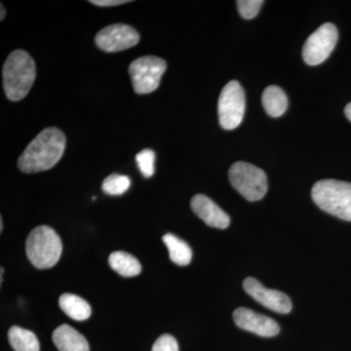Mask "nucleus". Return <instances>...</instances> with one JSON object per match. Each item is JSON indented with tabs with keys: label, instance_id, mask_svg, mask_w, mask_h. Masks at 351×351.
<instances>
[{
	"label": "nucleus",
	"instance_id": "nucleus-1",
	"mask_svg": "<svg viewBox=\"0 0 351 351\" xmlns=\"http://www.w3.org/2000/svg\"><path fill=\"white\" fill-rule=\"evenodd\" d=\"M66 136L55 127L44 129L27 145L18 160L22 172H43L54 167L63 156L66 149Z\"/></svg>",
	"mask_w": 351,
	"mask_h": 351
},
{
	"label": "nucleus",
	"instance_id": "nucleus-2",
	"mask_svg": "<svg viewBox=\"0 0 351 351\" xmlns=\"http://www.w3.org/2000/svg\"><path fill=\"white\" fill-rule=\"evenodd\" d=\"M2 73L7 98L13 101L23 100L36 80V63L29 53L15 50L7 58Z\"/></svg>",
	"mask_w": 351,
	"mask_h": 351
},
{
	"label": "nucleus",
	"instance_id": "nucleus-3",
	"mask_svg": "<svg viewBox=\"0 0 351 351\" xmlns=\"http://www.w3.org/2000/svg\"><path fill=\"white\" fill-rule=\"evenodd\" d=\"M311 197L326 213L351 221V184L337 180H322L314 184Z\"/></svg>",
	"mask_w": 351,
	"mask_h": 351
},
{
	"label": "nucleus",
	"instance_id": "nucleus-4",
	"mask_svg": "<svg viewBox=\"0 0 351 351\" xmlns=\"http://www.w3.org/2000/svg\"><path fill=\"white\" fill-rule=\"evenodd\" d=\"M63 251L61 239L53 228L40 226L32 230L25 242V253L32 265L39 269L54 267Z\"/></svg>",
	"mask_w": 351,
	"mask_h": 351
},
{
	"label": "nucleus",
	"instance_id": "nucleus-5",
	"mask_svg": "<svg viewBox=\"0 0 351 351\" xmlns=\"http://www.w3.org/2000/svg\"><path fill=\"white\" fill-rule=\"evenodd\" d=\"M233 188L248 201L263 199L267 191V178L260 168L250 163L239 161L228 171Z\"/></svg>",
	"mask_w": 351,
	"mask_h": 351
},
{
	"label": "nucleus",
	"instance_id": "nucleus-6",
	"mask_svg": "<svg viewBox=\"0 0 351 351\" xmlns=\"http://www.w3.org/2000/svg\"><path fill=\"white\" fill-rule=\"evenodd\" d=\"M246 100L243 88L232 80L221 90L218 103L219 125L225 130H233L243 120Z\"/></svg>",
	"mask_w": 351,
	"mask_h": 351
},
{
	"label": "nucleus",
	"instance_id": "nucleus-7",
	"mask_svg": "<svg viewBox=\"0 0 351 351\" xmlns=\"http://www.w3.org/2000/svg\"><path fill=\"white\" fill-rule=\"evenodd\" d=\"M166 68V62L156 56L140 57L132 62L129 73L136 93L149 94L156 91Z\"/></svg>",
	"mask_w": 351,
	"mask_h": 351
},
{
	"label": "nucleus",
	"instance_id": "nucleus-8",
	"mask_svg": "<svg viewBox=\"0 0 351 351\" xmlns=\"http://www.w3.org/2000/svg\"><path fill=\"white\" fill-rule=\"evenodd\" d=\"M339 32L332 23L321 25L304 43L302 57L309 66H317L326 61L338 43Z\"/></svg>",
	"mask_w": 351,
	"mask_h": 351
},
{
	"label": "nucleus",
	"instance_id": "nucleus-9",
	"mask_svg": "<svg viewBox=\"0 0 351 351\" xmlns=\"http://www.w3.org/2000/svg\"><path fill=\"white\" fill-rule=\"evenodd\" d=\"M140 34L131 25L114 24L104 27L95 38L96 45L105 52L114 53L137 45Z\"/></svg>",
	"mask_w": 351,
	"mask_h": 351
},
{
	"label": "nucleus",
	"instance_id": "nucleus-10",
	"mask_svg": "<svg viewBox=\"0 0 351 351\" xmlns=\"http://www.w3.org/2000/svg\"><path fill=\"white\" fill-rule=\"evenodd\" d=\"M243 288L255 301L274 313L287 314L292 311V302L287 295L280 291L265 288L253 277L245 279Z\"/></svg>",
	"mask_w": 351,
	"mask_h": 351
},
{
	"label": "nucleus",
	"instance_id": "nucleus-11",
	"mask_svg": "<svg viewBox=\"0 0 351 351\" xmlns=\"http://www.w3.org/2000/svg\"><path fill=\"white\" fill-rule=\"evenodd\" d=\"M233 321L240 329L265 338L277 336L280 332V327L276 321L246 307L235 309L233 313Z\"/></svg>",
	"mask_w": 351,
	"mask_h": 351
},
{
	"label": "nucleus",
	"instance_id": "nucleus-12",
	"mask_svg": "<svg viewBox=\"0 0 351 351\" xmlns=\"http://www.w3.org/2000/svg\"><path fill=\"white\" fill-rule=\"evenodd\" d=\"M191 206L198 218L207 226L225 230L230 223L228 215L223 210L204 195H196L191 201Z\"/></svg>",
	"mask_w": 351,
	"mask_h": 351
},
{
	"label": "nucleus",
	"instance_id": "nucleus-13",
	"mask_svg": "<svg viewBox=\"0 0 351 351\" xmlns=\"http://www.w3.org/2000/svg\"><path fill=\"white\" fill-rule=\"evenodd\" d=\"M52 339L59 351H89L85 337L69 325L58 327L53 332Z\"/></svg>",
	"mask_w": 351,
	"mask_h": 351
},
{
	"label": "nucleus",
	"instance_id": "nucleus-14",
	"mask_svg": "<svg viewBox=\"0 0 351 351\" xmlns=\"http://www.w3.org/2000/svg\"><path fill=\"white\" fill-rule=\"evenodd\" d=\"M59 306L69 317L76 321L86 320L91 316V306L82 298L64 293L59 299Z\"/></svg>",
	"mask_w": 351,
	"mask_h": 351
},
{
	"label": "nucleus",
	"instance_id": "nucleus-15",
	"mask_svg": "<svg viewBox=\"0 0 351 351\" xmlns=\"http://www.w3.org/2000/svg\"><path fill=\"white\" fill-rule=\"evenodd\" d=\"M262 101L263 108L271 117H279L287 110L288 99L280 87L271 85L263 91Z\"/></svg>",
	"mask_w": 351,
	"mask_h": 351
},
{
	"label": "nucleus",
	"instance_id": "nucleus-16",
	"mask_svg": "<svg viewBox=\"0 0 351 351\" xmlns=\"http://www.w3.org/2000/svg\"><path fill=\"white\" fill-rule=\"evenodd\" d=\"M108 263L114 271L123 277L137 276L142 271L140 262L126 252H113L108 258Z\"/></svg>",
	"mask_w": 351,
	"mask_h": 351
},
{
	"label": "nucleus",
	"instance_id": "nucleus-17",
	"mask_svg": "<svg viewBox=\"0 0 351 351\" xmlns=\"http://www.w3.org/2000/svg\"><path fill=\"white\" fill-rule=\"evenodd\" d=\"M8 339L15 351H39L40 345L38 337L29 330L19 326L9 329Z\"/></svg>",
	"mask_w": 351,
	"mask_h": 351
},
{
	"label": "nucleus",
	"instance_id": "nucleus-18",
	"mask_svg": "<svg viewBox=\"0 0 351 351\" xmlns=\"http://www.w3.org/2000/svg\"><path fill=\"white\" fill-rule=\"evenodd\" d=\"M162 240L169 251L170 260L173 263L181 267L191 263L193 251L186 242L171 233L164 235Z\"/></svg>",
	"mask_w": 351,
	"mask_h": 351
},
{
	"label": "nucleus",
	"instance_id": "nucleus-19",
	"mask_svg": "<svg viewBox=\"0 0 351 351\" xmlns=\"http://www.w3.org/2000/svg\"><path fill=\"white\" fill-rule=\"evenodd\" d=\"M130 186L131 181L127 176L112 174L104 180L101 189L107 195H121L128 191Z\"/></svg>",
	"mask_w": 351,
	"mask_h": 351
},
{
	"label": "nucleus",
	"instance_id": "nucleus-20",
	"mask_svg": "<svg viewBox=\"0 0 351 351\" xmlns=\"http://www.w3.org/2000/svg\"><path fill=\"white\" fill-rule=\"evenodd\" d=\"M136 161L141 173L145 178H151L154 174V162H156V154L152 149H144L136 156Z\"/></svg>",
	"mask_w": 351,
	"mask_h": 351
},
{
	"label": "nucleus",
	"instance_id": "nucleus-21",
	"mask_svg": "<svg viewBox=\"0 0 351 351\" xmlns=\"http://www.w3.org/2000/svg\"><path fill=\"white\" fill-rule=\"evenodd\" d=\"M237 3L241 17L246 20H251L260 12L263 1L262 0H239Z\"/></svg>",
	"mask_w": 351,
	"mask_h": 351
},
{
	"label": "nucleus",
	"instance_id": "nucleus-22",
	"mask_svg": "<svg viewBox=\"0 0 351 351\" xmlns=\"http://www.w3.org/2000/svg\"><path fill=\"white\" fill-rule=\"evenodd\" d=\"M152 351H179V345L174 337L164 334L156 339Z\"/></svg>",
	"mask_w": 351,
	"mask_h": 351
},
{
	"label": "nucleus",
	"instance_id": "nucleus-23",
	"mask_svg": "<svg viewBox=\"0 0 351 351\" xmlns=\"http://www.w3.org/2000/svg\"><path fill=\"white\" fill-rule=\"evenodd\" d=\"M92 4L101 7L119 6L121 4L128 3V0H91Z\"/></svg>",
	"mask_w": 351,
	"mask_h": 351
},
{
	"label": "nucleus",
	"instance_id": "nucleus-24",
	"mask_svg": "<svg viewBox=\"0 0 351 351\" xmlns=\"http://www.w3.org/2000/svg\"><path fill=\"white\" fill-rule=\"evenodd\" d=\"M346 117L351 122V103L348 104L345 108Z\"/></svg>",
	"mask_w": 351,
	"mask_h": 351
},
{
	"label": "nucleus",
	"instance_id": "nucleus-25",
	"mask_svg": "<svg viewBox=\"0 0 351 351\" xmlns=\"http://www.w3.org/2000/svg\"><path fill=\"white\" fill-rule=\"evenodd\" d=\"M5 17V9H4L3 4H1V16H0V20H3Z\"/></svg>",
	"mask_w": 351,
	"mask_h": 351
},
{
	"label": "nucleus",
	"instance_id": "nucleus-26",
	"mask_svg": "<svg viewBox=\"0 0 351 351\" xmlns=\"http://www.w3.org/2000/svg\"><path fill=\"white\" fill-rule=\"evenodd\" d=\"M3 230V221H2V218L0 219V232H2Z\"/></svg>",
	"mask_w": 351,
	"mask_h": 351
}]
</instances>
